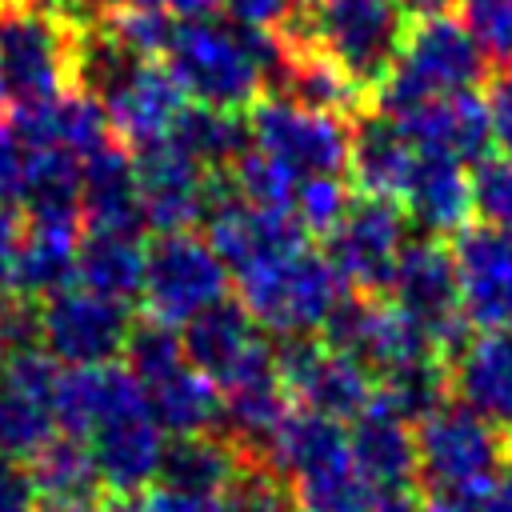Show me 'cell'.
<instances>
[{
	"instance_id": "obj_1",
	"label": "cell",
	"mask_w": 512,
	"mask_h": 512,
	"mask_svg": "<svg viewBox=\"0 0 512 512\" xmlns=\"http://www.w3.org/2000/svg\"><path fill=\"white\" fill-rule=\"evenodd\" d=\"M280 40L272 32L228 28L216 20H176L172 44L164 52L168 72L180 80L196 104L244 112L264 96V84H276Z\"/></svg>"
},
{
	"instance_id": "obj_2",
	"label": "cell",
	"mask_w": 512,
	"mask_h": 512,
	"mask_svg": "<svg viewBox=\"0 0 512 512\" xmlns=\"http://www.w3.org/2000/svg\"><path fill=\"white\" fill-rule=\"evenodd\" d=\"M408 28L412 24L396 0H300L288 24L272 36L280 44L320 52L364 100H372L380 80L392 72Z\"/></svg>"
},
{
	"instance_id": "obj_3",
	"label": "cell",
	"mask_w": 512,
	"mask_h": 512,
	"mask_svg": "<svg viewBox=\"0 0 512 512\" xmlns=\"http://www.w3.org/2000/svg\"><path fill=\"white\" fill-rule=\"evenodd\" d=\"M80 28L56 0H0V92L12 108L76 92Z\"/></svg>"
},
{
	"instance_id": "obj_4",
	"label": "cell",
	"mask_w": 512,
	"mask_h": 512,
	"mask_svg": "<svg viewBox=\"0 0 512 512\" xmlns=\"http://www.w3.org/2000/svg\"><path fill=\"white\" fill-rule=\"evenodd\" d=\"M480 80H488V56L472 40V32L448 16L440 20H416L408 28V40L392 64V72L372 92L368 108L404 120L428 100L472 92Z\"/></svg>"
},
{
	"instance_id": "obj_5",
	"label": "cell",
	"mask_w": 512,
	"mask_h": 512,
	"mask_svg": "<svg viewBox=\"0 0 512 512\" xmlns=\"http://www.w3.org/2000/svg\"><path fill=\"white\" fill-rule=\"evenodd\" d=\"M344 296L348 292L340 272L324 252H312L308 244L240 276V304L264 332L280 340L320 332Z\"/></svg>"
},
{
	"instance_id": "obj_6",
	"label": "cell",
	"mask_w": 512,
	"mask_h": 512,
	"mask_svg": "<svg viewBox=\"0 0 512 512\" xmlns=\"http://www.w3.org/2000/svg\"><path fill=\"white\" fill-rule=\"evenodd\" d=\"M508 448V432L464 404H444L416 424V480L424 484V492H484L504 476Z\"/></svg>"
},
{
	"instance_id": "obj_7",
	"label": "cell",
	"mask_w": 512,
	"mask_h": 512,
	"mask_svg": "<svg viewBox=\"0 0 512 512\" xmlns=\"http://www.w3.org/2000/svg\"><path fill=\"white\" fill-rule=\"evenodd\" d=\"M132 312L124 300L88 292L80 284L40 300L36 308V348H44L60 368H96L124 356Z\"/></svg>"
},
{
	"instance_id": "obj_8",
	"label": "cell",
	"mask_w": 512,
	"mask_h": 512,
	"mask_svg": "<svg viewBox=\"0 0 512 512\" xmlns=\"http://www.w3.org/2000/svg\"><path fill=\"white\" fill-rule=\"evenodd\" d=\"M228 296V268L212 244L196 232H164L148 244L144 268V308L152 320L184 328L204 308Z\"/></svg>"
},
{
	"instance_id": "obj_9",
	"label": "cell",
	"mask_w": 512,
	"mask_h": 512,
	"mask_svg": "<svg viewBox=\"0 0 512 512\" xmlns=\"http://www.w3.org/2000/svg\"><path fill=\"white\" fill-rule=\"evenodd\" d=\"M248 128L260 152L280 160L296 180L304 176H340L348 168L352 120L304 108L288 96H260L248 108Z\"/></svg>"
},
{
	"instance_id": "obj_10",
	"label": "cell",
	"mask_w": 512,
	"mask_h": 512,
	"mask_svg": "<svg viewBox=\"0 0 512 512\" xmlns=\"http://www.w3.org/2000/svg\"><path fill=\"white\" fill-rule=\"evenodd\" d=\"M276 368L288 396H296L300 408L320 412L336 424H352L360 412L376 404V372L352 352H340L312 336L284 340L276 348Z\"/></svg>"
},
{
	"instance_id": "obj_11",
	"label": "cell",
	"mask_w": 512,
	"mask_h": 512,
	"mask_svg": "<svg viewBox=\"0 0 512 512\" xmlns=\"http://www.w3.org/2000/svg\"><path fill=\"white\" fill-rule=\"evenodd\" d=\"M388 296L400 312H408L440 348V356H452L468 336V324L460 316V280L452 248L440 244V236H416L404 244Z\"/></svg>"
},
{
	"instance_id": "obj_12",
	"label": "cell",
	"mask_w": 512,
	"mask_h": 512,
	"mask_svg": "<svg viewBox=\"0 0 512 512\" xmlns=\"http://www.w3.org/2000/svg\"><path fill=\"white\" fill-rule=\"evenodd\" d=\"M320 332H324V344L352 352L376 376H388V372H400L424 360H440L436 340L408 312H400L392 300L384 304L364 292L344 296Z\"/></svg>"
},
{
	"instance_id": "obj_13",
	"label": "cell",
	"mask_w": 512,
	"mask_h": 512,
	"mask_svg": "<svg viewBox=\"0 0 512 512\" xmlns=\"http://www.w3.org/2000/svg\"><path fill=\"white\" fill-rule=\"evenodd\" d=\"M408 244V216L392 200L360 196L348 204L344 220L324 236V256L340 280L364 296L388 288L392 268Z\"/></svg>"
},
{
	"instance_id": "obj_14",
	"label": "cell",
	"mask_w": 512,
	"mask_h": 512,
	"mask_svg": "<svg viewBox=\"0 0 512 512\" xmlns=\"http://www.w3.org/2000/svg\"><path fill=\"white\" fill-rule=\"evenodd\" d=\"M184 356L196 372L216 380L220 388H232L240 380L276 372V348L268 344L264 328L252 320V312L240 300H220L192 316L180 328Z\"/></svg>"
},
{
	"instance_id": "obj_15",
	"label": "cell",
	"mask_w": 512,
	"mask_h": 512,
	"mask_svg": "<svg viewBox=\"0 0 512 512\" xmlns=\"http://www.w3.org/2000/svg\"><path fill=\"white\" fill-rule=\"evenodd\" d=\"M136 160V188H140V216L148 228L164 232H192V224L208 220L216 200V172L196 164L180 144L160 140L140 152Z\"/></svg>"
},
{
	"instance_id": "obj_16",
	"label": "cell",
	"mask_w": 512,
	"mask_h": 512,
	"mask_svg": "<svg viewBox=\"0 0 512 512\" xmlns=\"http://www.w3.org/2000/svg\"><path fill=\"white\" fill-rule=\"evenodd\" d=\"M212 252L224 260L228 276H248L296 248L308 244V232L296 224L292 212L284 208H256L232 196L216 172V200L208 208V236Z\"/></svg>"
},
{
	"instance_id": "obj_17",
	"label": "cell",
	"mask_w": 512,
	"mask_h": 512,
	"mask_svg": "<svg viewBox=\"0 0 512 512\" xmlns=\"http://www.w3.org/2000/svg\"><path fill=\"white\" fill-rule=\"evenodd\" d=\"M56 380L60 364L44 348L8 356L0 376V460L28 464L56 436Z\"/></svg>"
},
{
	"instance_id": "obj_18",
	"label": "cell",
	"mask_w": 512,
	"mask_h": 512,
	"mask_svg": "<svg viewBox=\"0 0 512 512\" xmlns=\"http://www.w3.org/2000/svg\"><path fill=\"white\" fill-rule=\"evenodd\" d=\"M460 280V316L472 332H512V236L464 228L452 244Z\"/></svg>"
},
{
	"instance_id": "obj_19",
	"label": "cell",
	"mask_w": 512,
	"mask_h": 512,
	"mask_svg": "<svg viewBox=\"0 0 512 512\" xmlns=\"http://www.w3.org/2000/svg\"><path fill=\"white\" fill-rule=\"evenodd\" d=\"M84 444L92 452L96 484L116 500H140L160 480L168 456V436L152 420L148 404L100 424Z\"/></svg>"
},
{
	"instance_id": "obj_20",
	"label": "cell",
	"mask_w": 512,
	"mask_h": 512,
	"mask_svg": "<svg viewBox=\"0 0 512 512\" xmlns=\"http://www.w3.org/2000/svg\"><path fill=\"white\" fill-rule=\"evenodd\" d=\"M188 92L180 88V80L168 72L164 60H140L100 104L108 112L112 136L128 148L140 152L148 144L168 140V132L176 128Z\"/></svg>"
},
{
	"instance_id": "obj_21",
	"label": "cell",
	"mask_w": 512,
	"mask_h": 512,
	"mask_svg": "<svg viewBox=\"0 0 512 512\" xmlns=\"http://www.w3.org/2000/svg\"><path fill=\"white\" fill-rule=\"evenodd\" d=\"M448 392L500 432H512V332H476L448 356Z\"/></svg>"
},
{
	"instance_id": "obj_22",
	"label": "cell",
	"mask_w": 512,
	"mask_h": 512,
	"mask_svg": "<svg viewBox=\"0 0 512 512\" xmlns=\"http://www.w3.org/2000/svg\"><path fill=\"white\" fill-rule=\"evenodd\" d=\"M148 404L144 384L124 364H96V368H60L56 380V428L64 436L88 440L100 424L136 412Z\"/></svg>"
},
{
	"instance_id": "obj_23",
	"label": "cell",
	"mask_w": 512,
	"mask_h": 512,
	"mask_svg": "<svg viewBox=\"0 0 512 512\" xmlns=\"http://www.w3.org/2000/svg\"><path fill=\"white\" fill-rule=\"evenodd\" d=\"M416 156H420V148L412 144V136L396 120H388V116H380L372 108H364L352 120L348 172H352V184L360 188V196H376V200L400 204L404 188L412 180Z\"/></svg>"
},
{
	"instance_id": "obj_24",
	"label": "cell",
	"mask_w": 512,
	"mask_h": 512,
	"mask_svg": "<svg viewBox=\"0 0 512 512\" xmlns=\"http://www.w3.org/2000/svg\"><path fill=\"white\" fill-rule=\"evenodd\" d=\"M400 208L424 236H456L472 216V172L444 152L420 148Z\"/></svg>"
},
{
	"instance_id": "obj_25",
	"label": "cell",
	"mask_w": 512,
	"mask_h": 512,
	"mask_svg": "<svg viewBox=\"0 0 512 512\" xmlns=\"http://www.w3.org/2000/svg\"><path fill=\"white\" fill-rule=\"evenodd\" d=\"M76 252H80V220H24L12 260V292L32 304L72 288Z\"/></svg>"
},
{
	"instance_id": "obj_26",
	"label": "cell",
	"mask_w": 512,
	"mask_h": 512,
	"mask_svg": "<svg viewBox=\"0 0 512 512\" xmlns=\"http://www.w3.org/2000/svg\"><path fill=\"white\" fill-rule=\"evenodd\" d=\"M348 452L376 492H404L416 480V428L384 404H372L352 420Z\"/></svg>"
},
{
	"instance_id": "obj_27",
	"label": "cell",
	"mask_w": 512,
	"mask_h": 512,
	"mask_svg": "<svg viewBox=\"0 0 512 512\" xmlns=\"http://www.w3.org/2000/svg\"><path fill=\"white\" fill-rule=\"evenodd\" d=\"M416 148L428 152H444L460 164H480L492 148V124H488V108L476 92H456V96H440L428 100L424 108H416L412 116L396 120Z\"/></svg>"
},
{
	"instance_id": "obj_28",
	"label": "cell",
	"mask_w": 512,
	"mask_h": 512,
	"mask_svg": "<svg viewBox=\"0 0 512 512\" xmlns=\"http://www.w3.org/2000/svg\"><path fill=\"white\" fill-rule=\"evenodd\" d=\"M80 212L88 228H128V232L144 228L136 160L120 140L80 160Z\"/></svg>"
},
{
	"instance_id": "obj_29",
	"label": "cell",
	"mask_w": 512,
	"mask_h": 512,
	"mask_svg": "<svg viewBox=\"0 0 512 512\" xmlns=\"http://www.w3.org/2000/svg\"><path fill=\"white\" fill-rule=\"evenodd\" d=\"M148 244L128 228H88L76 252V284L112 300H136L144 292Z\"/></svg>"
},
{
	"instance_id": "obj_30",
	"label": "cell",
	"mask_w": 512,
	"mask_h": 512,
	"mask_svg": "<svg viewBox=\"0 0 512 512\" xmlns=\"http://www.w3.org/2000/svg\"><path fill=\"white\" fill-rule=\"evenodd\" d=\"M224 392V416H220V432L260 464V456L268 452L276 428L284 424L288 416V388L280 380V368L276 372H264V376H252V380H240L232 388H220Z\"/></svg>"
},
{
	"instance_id": "obj_31",
	"label": "cell",
	"mask_w": 512,
	"mask_h": 512,
	"mask_svg": "<svg viewBox=\"0 0 512 512\" xmlns=\"http://www.w3.org/2000/svg\"><path fill=\"white\" fill-rule=\"evenodd\" d=\"M340 456H348V432L336 420L300 408V412L284 416L268 452L260 456V468H268L272 476L292 484V480H300V476H308V472H316Z\"/></svg>"
},
{
	"instance_id": "obj_32",
	"label": "cell",
	"mask_w": 512,
	"mask_h": 512,
	"mask_svg": "<svg viewBox=\"0 0 512 512\" xmlns=\"http://www.w3.org/2000/svg\"><path fill=\"white\" fill-rule=\"evenodd\" d=\"M148 392V412L152 420L164 428V436L172 440H188V436H208L220 428L224 416V392L216 380H208L204 372H196L192 364H184L180 372H172L168 380L144 388Z\"/></svg>"
},
{
	"instance_id": "obj_33",
	"label": "cell",
	"mask_w": 512,
	"mask_h": 512,
	"mask_svg": "<svg viewBox=\"0 0 512 512\" xmlns=\"http://www.w3.org/2000/svg\"><path fill=\"white\" fill-rule=\"evenodd\" d=\"M248 460L244 452L228 440V436H188V440H172L168 456H164V472L156 484H172V488H188V492H208V496H228L232 484L244 476Z\"/></svg>"
},
{
	"instance_id": "obj_34",
	"label": "cell",
	"mask_w": 512,
	"mask_h": 512,
	"mask_svg": "<svg viewBox=\"0 0 512 512\" xmlns=\"http://www.w3.org/2000/svg\"><path fill=\"white\" fill-rule=\"evenodd\" d=\"M172 144H180L196 164H204L208 172H224L236 156L248 152L252 128L244 112L232 108H208V104H188L176 120V128L168 132Z\"/></svg>"
},
{
	"instance_id": "obj_35",
	"label": "cell",
	"mask_w": 512,
	"mask_h": 512,
	"mask_svg": "<svg viewBox=\"0 0 512 512\" xmlns=\"http://www.w3.org/2000/svg\"><path fill=\"white\" fill-rule=\"evenodd\" d=\"M288 492H292L300 512H372V504L380 496L360 476V468L352 464V452L300 476V480H292Z\"/></svg>"
},
{
	"instance_id": "obj_36",
	"label": "cell",
	"mask_w": 512,
	"mask_h": 512,
	"mask_svg": "<svg viewBox=\"0 0 512 512\" xmlns=\"http://www.w3.org/2000/svg\"><path fill=\"white\" fill-rule=\"evenodd\" d=\"M28 484L36 496H96L92 452L76 436H52L28 464Z\"/></svg>"
},
{
	"instance_id": "obj_37",
	"label": "cell",
	"mask_w": 512,
	"mask_h": 512,
	"mask_svg": "<svg viewBox=\"0 0 512 512\" xmlns=\"http://www.w3.org/2000/svg\"><path fill=\"white\" fill-rule=\"evenodd\" d=\"M376 404H384L388 412H396L400 420H408L416 428L424 416H432L436 408L448 404V364L424 360V364L380 376L376 380Z\"/></svg>"
},
{
	"instance_id": "obj_38",
	"label": "cell",
	"mask_w": 512,
	"mask_h": 512,
	"mask_svg": "<svg viewBox=\"0 0 512 512\" xmlns=\"http://www.w3.org/2000/svg\"><path fill=\"white\" fill-rule=\"evenodd\" d=\"M220 180H224V188H228L232 196H240L244 204H256V208H284V212H292V196H296V184H300L280 160H272V156L260 152V148H248L244 156H236V160L220 172Z\"/></svg>"
},
{
	"instance_id": "obj_39",
	"label": "cell",
	"mask_w": 512,
	"mask_h": 512,
	"mask_svg": "<svg viewBox=\"0 0 512 512\" xmlns=\"http://www.w3.org/2000/svg\"><path fill=\"white\" fill-rule=\"evenodd\" d=\"M188 364L184 356V340H180V328L172 324H160V320H144V324H132L128 332V344H124V368L144 384H160L168 380L172 372H180Z\"/></svg>"
},
{
	"instance_id": "obj_40",
	"label": "cell",
	"mask_w": 512,
	"mask_h": 512,
	"mask_svg": "<svg viewBox=\"0 0 512 512\" xmlns=\"http://www.w3.org/2000/svg\"><path fill=\"white\" fill-rule=\"evenodd\" d=\"M472 212L484 220V228L512 236V160L508 156H484L472 168Z\"/></svg>"
},
{
	"instance_id": "obj_41",
	"label": "cell",
	"mask_w": 512,
	"mask_h": 512,
	"mask_svg": "<svg viewBox=\"0 0 512 512\" xmlns=\"http://www.w3.org/2000/svg\"><path fill=\"white\" fill-rule=\"evenodd\" d=\"M348 188L340 176H304L296 184V196H292V216L304 232H320L328 236L344 212H348Z\"/></svg>"
},
{
	"instance_id": "obj_42",
	"label": "cell",
	"mask_w": 512,
	"mask_h": 512,
	"mask_svg": "<svg viewBox=\"0 0 512 512\" xmlns=\"http://www.w3.org/2000/svg\"><path fill=\"white\" fill-rule=\"evenodd\" d=\"M464 28L496 64H512V0H460Z\"/></svg>"
},
{
	"instance_id": "obj_43",
	"label": "cell",
	"mask_w": 512,
	"mask_h": 512,
	"mask_svg": "<svg viewBox=\"0 0 512 512\" xmlns=\"http://www.w3.org/2000/svg\"><path fill=\"white\" fill-rule=\"evenodd\" d=\"M228 508L232 512H300L288 484L280 476H272L268 468H244V476L232 484L228 492Z\"/></svg>"
},
{
	"instance_id": "obj_44",
	"label": "cell",
	"mask_w": 512,
	"mask_h": 512,
	"mask_svg": "<svg viewBox=\"0 0 512 512\" xmlns=\"http://www.w3.org/2000/svg\"><path fill=\"white\" fill-rule=\"evenodd\" d=\"M28 160L32 148L12 124H0V208H20L24 184H28Z\"/></svg>"
},
{
	"instance_id": "obj_45",
	"label": "cell",
	"mask_w": 512,
	"mask_h": 512,
	"mask_svg": "<svg viewBox=\"0 0 512 512\" xmlns=\"http://www.w3.org/2000/svg\"><path fill=\"white\" fill-rule=\"evenodd\" d=\"M136 512H232L228 496H208V492H188L172 484H152L140 500H132Z\"/></svg>"
},
{
	"instance_id": "obj_46",
	"label": "cell",
	"mask_w": 512,
	"mask_h": 512,
	"mask_svg": "<svg viewBox=\"0 0 512 512\" xmlns=\"http://www.w3.org/2000/svg\"><path fill=\"white\" fill-rule=\"evenodd\" d=\"M484 108H488L492 140H496V144H500V152L512 160V64H500V72H496V76H488Z\"/></svg>"
},
{
	"instance_id": "obj_47",
	"label": "cell",
	"mask_w": 512,
	"mask_h": 512,
	"mask_svg": "<svg viewBox=\"0 0 512 512\" xmlns=\"http://www.w3.org/2000/svg\"><path fill=\"white\" fill-rule=\"evenodd\" d=\"M224 12L252 32H280L288 24V16L296 12L300 0H220Z\"/></svg>"
},
{
	"instance_id": "obj_48",
	"label": "cell",
	"mask_w": 512,
	"mask_h": 512,
	"mask_svg": "<svg viewBox=\"0 0 512 512\" xmlns=\"http://www.w3.org/2000/svg\"><path fill=\"white\" fill-rule=\"evenodd\" d=\"M36 492L28 484L24 464L16 460H0V512H32Z\"/></svg>"
},
{
	"instance_id": "obj_49",
	"label": "cell",
	"mask_w": 512,
	"mask_h": 512,
	"mask_svg": "<svg viewBox=\"0 0 512 512\" xmlns=\"http://www.w3.org/2000/svg\"><path fill=\"white\" fill-rule=\"evenodd\" d=\"M20 232H24V220L16 216V208H0V300L12 292V260H16Z\"/></svg>"
},
{
	"instance_id": "obj_50",
	"label": "cell",
	"mask_w": 512,
	"mask_h": 512,
	"mask_svg": "<svg viewBox=\"0 0 512 512\" xmlns=\"http://www.w3.org/2000/svg\"><path fill=\"white\" fill-rule=\"evenodd\" d=\"M116 4L152 8V12H164V16H172V20H204L220 0H116Z\"/></svg>"
},
{
	"instance_id": "obj_51",
	"label": "cell",
	"mask_w": 512,
	"mask_h": 512,
	"mask_svg": "<svg viewBox=\"0 0 512 512\" xmlns=\"http://www.w3.org/2000/svg\"><path fill=\"white\" fill-rule=\"evenodd\" d=\"M32 512H104L96 496H36Z\"/></svg>"
},
{
	"instance_id": "obj_52",
	"label": "cell",
	"mask_w": 512,
	"mask_h": 512,
	"mask_svg": "<svg viewBox=\"0 0 512 512\" xmlns=\"http://www.w3.org/2000/svg\"><path fill=\"white\" fill-rule=\"evenodd\" d=\"M476 512H512V476H500L492 480L484 492H480V504Z\"/></svg>"
},
{
	"instance_id": "obj_53",
	"label": "cell",
	"mask_w": 512,
	"mask_h": 512,
	"mask_svg": "<svg viewBox=\"0 0 512 512\" xmlns=\"http://www.w3.org/2000/svg\"><path fill=\"white\" fill-rule=\"evenodd\" d=\"M396 4L416 24V20H440V16H448V8H456L460 0H396Z\"/></svg>"
},
{
	"instance_id": "obj_54",
	"label": "cell",
	"mask_w": 512,
	"mask_h": 512,
	"mask_svg": "<svg viewBox=\"0 0 512 512\" xmlns=\"http://www.w3.org/2000/svg\"><path fill=\"white\" fill-rule=\"evenodd\" d=\"M372 512H424V500L412 496L408 488L404 492H380L376 504H372Z\"/></svg>"
},
{
	"instance_id": "obj_55",
	"label": "cell",
	"mask_w": 512,
	"mask_h": 512,
	"mask_svg": "<svg viewBox=\"0 0 512 512\" xmlns=\"http://www.w3.org/2000/svg\"><path fill=\"white\" fill-rule=\"evenodd\" d=\"M56 4H60L68 16H76L80 24H88V20H100L116 0H56Z\"/></svg>"
},
{
	"instance_id": "obj_56",
	"label": "cell",
	"mask_w": 512,
	"mask_h": 512,
	"mask_svg": "<svg viewBox=\"0 0 512 512\" xmlns=\"http://www.w3.org/2000/svg\"><path fill=\"white\" fill-rule=\"evenodd\" d=\"M8 356H12V348H8L4 336H0V376H4V368H8Z\"/></svg>"
},
{
	"instance_id": "obj_57",
	"label": "cell",
	"mask_w": 512,
	"mask_h": 512,
	"mask_svg": "<svg viewBox=\"0 0 512 512\" xmlns=\"http://www.w3.org/2000/svg\"><path fill=\"white\" fill-rule=\"evenodd\" d=\"M0 112H4V92H0Z\"/></svg>"
},
{
	"instance_id": "obj_58",
	"label": "cell",
	"mask_w": 512,
	"mask_h": 512,
	"mask_svg": "<svg viewBox=\"0 0 512 512\" xmlns=\"http://www.w3.org/2000/svg\"><path fill=\"white\" fill-rule=\"evenodd\" d=\"M120 512H136V508H132V504H128V508H120Z\"/></svg>"
},
{
	"instance_id": "obj_59",
	"label": "cell",
	"mask_w": 512,
	"mask_h": 512,
	"mask_svg": "<svg viewBox=\"0 0 512 512\" xmlns=\"http://www.w3.org/2000/svg\"><path fill=\"white\" fill-rule=\"evenodd\" d=\"M508 460H512V448H508Z\"/></svg>"
}]
</instances>
